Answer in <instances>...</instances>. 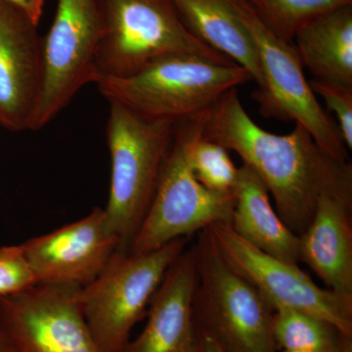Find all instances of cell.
Instances as JSON below:
<instances>
[{
	"instance_id": "obj_1",
	"label": "cell",
	"mask_w": 352,
	"mask_h": 352,
	"mask_svg": "<svg viewBox=\"0 0 352 352\" xmlns=\"http://www.w3.org/2000/svg\"><path fill=\"white\" fill-rule=\"evenodd\" d=\"M203 136L239 155L263 180L280 219L296 236L311 222L322 190L347 163L326 156L300 124L284 135L261 129L245 112L237 88L210 108Z\"/></svg>"
},
{
	"instance_id": "obj_2",
	"label": "cell",
	"mask_w": 352,
	"mask_h": 352,
	"mask_svg": "<svg viewBox=\"0 0 352 352\" xmlns=\"http://www.w3.org/2000/svg\"><path fill=\"white\" fill-rule=\"evenodd\" d=\"M251 80V74L239 65L179 54L157 59L126 78H99L94 83L108 102L146 120L178 124Z\"/></svg>"
},
{
	"instance_id": "obj_3",
	"label": "cell",
	"mask_w": 352,
	"mask_h": 352,
	"mask_svg": "<svg viewBox=\"0 0 352 352\" xmlns=\"http://www.w3.org/2000/svg\"><path fill=\"white\" fill-rule=\"evenodd\" d=\"M109 104L111 184L104 212L119 251L126 252L156 193L177 124L146 120L117 102Z\"/></svg>"
},
{
	"instance_id": "obj_4",
	"label": "cell",
	"mask_w": 352,
	"mask_h": 352,
	"mask_svg": "<svg viewBox=\"0 0 352 352\" xmlns=\"http://www.w3.org/2000/svg\"><path fill=\"white\" fill-rule=\"evenodd\" d=\"M196 285L192 314L197 332L223 352H279L272 332L273 308L220 256L208 229L193 245Z\"/></svg>"
},
{
	"instance_id": "obj_5",
	"label": "cell",
	"mask_w": 352,
	"mask_h": 352,
	"mask_svg": "<svg viewBox=\"0 0 352 352\" xmlns=\"http://www.w3.org/2000/svg\"><path fill=\"white\" fill-rule=\"evenodd\" d=\"M210 110L176 126L156 193L127 254H146L214 224H230L234 192L220 194L206 188L190 166L192 146L203 135Z\"/></svg>"
},
{
	"instance_id": "obj_6",
	"label": "cell",
	"mask_w": 352,
	"mask_h": 352,
	"mask_svg": "<svg viewBox=\"0 0 352 352\" xmlns=\"http://www.w3.org/2000/svg\"><path fill=\"white\" fill-rule=\"evenodd\" d=\"M98 4L101 38L94 82L99 78H126L171 55L235 64L194 36L170 0H98Z\"/></svg>"
},
{
	"instance_id": "obj_7",
	"label": "cell",
	"mask_w": 352,
	"mask_h": 352,
	"mask_svg": "<svg viewBox=\"0 0 352 352\" xmlns=\"http://www.w3.org/2000/svg\"><path fill=\"white\" fill-rule=\"evenodd\" d=\"M189 238L155 251H117L100 274L78 291L83 316L100 352H116L131 340L134 326L147 315L153 296Z\"/></svg>"
},
{
	"instance_id": "obj_8",
	"label": "cell",
	"mask_w": 352,
	"mask_h": 352,
	"mask_svg": "<svg viewBox=\"0 0 352 352\" xmlns=\"http://www.w3.org/2000/svg\"><path fill=\"white\" fill-rule=\"evenodd\" d=\"M231 1L258 53L263 85L254 97L261 113L300 124L326 156L349 162V150L339 126L317 100L294 43L275 36L245 0Z\"/></svg>"
},
{
	"instance_id": "obj_9",
	"label": "cell",
	"mask_w": 352,
	"mask_h": 352,
	"mask_svg": "<svg viewBox=\"0 0 352 352\" xmlns=\"http://www.w3.org/2000/svg\"><path fill=\"white\" fill-rule=\"evenodd\" d=\"M101 38L98 0H58L43 38V85L32 131L47 126L87 83H94Z\"/></svg>"
},
{
	"instance_id": "obj_10",
	"label": "cell",
	"mask_w": 352,
	"mask_h": 352,
	"mask_svg": "<svg viewBox=\"0 0 352 352\" xmlns=\"http://www.w3.org/2000/svg\"><path fill=\"white\" fill-rule=\"evenodd\" d=\"M220 256L263 296L273 310L292 308L352 336V298L323 289L296 264L268 256L242 239L229 223L208 227Z\"/></svg>"
},
{
	"instance_id": "obj_11",
	"label": "cell",
	"mask_w": 352,
	"mask_h": 352,
	"mask_svg": "<svg viewBox=\"0 0 352 352\" xmlns=\"http://www.w3.org/2000/svg\"><path fill=\"white\" fill-rule=\"evenodd\" d=\"M78 291L36 285L0 296V330L16 352H100L83 316Z\"/></svg>"
},
{
	"instance_id": "obj_12",
	"label": "cell",
	"mask_w": 352,
	"mask_h": 352,
	"mask_svg": "<svg viewBox=\"0 0 352 352\" xmlns=\"http://www.w3.org/2000/svg\"><path fill=\"white\" fill-rule=\"evenodd\" d=\"M36 285L82 289L98 276L119 240L109 226L104 208L83 219L23 243Z\"/></svg>"
},
{
	"instance_id": "obj_13",
	"label": "cell",
	"mask_w": 352,
	"mask_h": 352,
	"mask_svg": "<svg viewBox=\"0 0 352 352\" xmlns=\"http://www.w3.org/2000/svg\"><path fill=\"white\" fill-rule=\"evenodd\" d=\"M43 85V38L19 9L0 0V126L32 131Z\"/></svg>"
},
{
	"instance_id": "obj_14",
	"label": "cell",
	"mask_w": 352,
	"mask_h": 352,
	"mask_svg": "<svg viewBox=\"0 0 352 352\" xmlns=\"http://www.w3.org/2000/svg\"><path fill=\"white\" fill-rule=\"evenodd\" d=\"M352 164L324 187L311 222L300 237V263L339 295L352 298Z\"/></svg>"
},
{
	"instance_id": "obj_15",
	"label": "cell",
	"mask_w": 352,
	"mask_h": 352,
	"mask_svg": "<svg viewBox=\"0 0 352 352\" xmlns=\"http://www.w3.org/2000/svg\"><path fill=\"white\" fill-rule=\"evenodd\" d=\"M196 258L192 245L171 264L148 307L147 323L136 339L116 352H195L192 314Z\"/></svg>"
},
{
	"instance_id": "obj_16",
	"label": "cell",
	"mask_w": 352,
	"mask_h": 352,
	"mask_svg": "<svg viewBox=\"0 0 352 352\" xmlns=\"http://www.w3.org/2000/svg\"><path fill=\"white\" fill-rule=\"evenodd\" d=\"M233 192V230L268 256L298 265L300 237L280 219L271 204L267 187L247 164L240 166Z\"/></svg>"
},
{
	"instance_id": "obj_17",
	"label": "cell",
	"mask_w": 352,
	"mask_h": 352,
	"mask_svg": "<svg viewBox=\"0 0 352 352\" xmlns=\"http://www.w3.org/2000/svg\"><path fill=\"white\" fill-rule=\"evenodd\" d=\"M189 32L249 71L252 80L263 87L258 53L250 32L231 0H170Z\"/></svg>"
},
{
	"instance_id": "obj_18",
	"label": "cell",
	"mask_w": 352,
	"mask_h": 352,
	"mask_svg": "<svg viewBox=\"0 0 352 352\" xmlns=\"http://www.w3.org/2000/svg\"><path fill=\"white\" fill-rule=\"evenodd\" d=\"M293 43L314 80L352 87V4L310 21Z\"/></svg>"
},
{
	"instance_id": "obj_19",
	"label": "cell",
	"mask_w": 352,
	"mask_h": 352,
	"mask_svg": "<svg viewBox=\"0 0 352 352\" xmlns=\"http://www.w3.org/2000/svg\"><path fill=\"white\" fill-rule=\"evenodd\" d=\"M272 332L279 351L337 352L346 335L319 317L292 308L274 309Z\"/></svg>"
},
{
	"instance_id": "obj_20",
	"label": "cell",
	"mask_w": 352,
	"mask_h": 352,
	"mask_svg": "<svg viewBox=\"0 0 352 352\" xmlns=\"http://www.w3.org/2000/svg\"><path fill=\"white\" fill-rule=\"evenodd\" d=\"M275 36L293 43L298 32L310 21L352 0H245Z\"/></svg>"
},
{
	"instance_id": "obj_21",
	"label": "cell",
	"mask_w": 352,
	"mask_h": 352,
	"mask_svg": "<svg viewBox=\"0 0 352 352\" xmlns=\"http://www.w3.org/2000/svg\"><path fill=\"white\" fill-rule=\"evenodd\" d=\"M190 166L196 179L206 188L220 194L233 193L239 168L223 146L201 135L192 146Z\"/></svg>"
},
{
	"instance_id": "obj_22",
	"label": "cell",
	"mask_w": 352,
	"mask_h": 352,
	"mask_svg": "<svg viewBox=\"0 0 352 352\" xmlns=\"http://www.w3.org/2000/svg\"><path fill=\"white\" fill-rule=\"evenodd\" d=\"M36 286L22 245L0 247V296L15 295Z\"/></svg>"
},
{
	"instance_id": "obj_23",
	"label": "cell",
	"mask_w": 352,
	"mask_h": 352,
	"mask_svg": "<svg viewBox=\"0 0 352 352\" xmlns=\"http://www.w3.org/2000/svg\"><path fill=\"white\" fill-rule=\"evenodd\" d=\"M310 87L320 96L329 110L336 116V122L347 150L352 149V87L312 78Z\"/></svg>"
},
{
	"instance_id": "obj_24",
	"label": "cell",
	"mask_w": 352,
	"mask_h": 352,
	"mask_svg": "<svg viewBox=\"0 0 352 352\" xmlns=\"http://www.w3.org/2000/svg\"><path fill=\"white\" fill-rule=\"evenodd\" d=\"M3 1L19 9L21 12L24 13L34 24L38 25L39 20L43 16L45 0H3Z\"/></svg>"
},
{
	"instance_id": "obj_25",
	"label": "cell",
	"mask_w": 352,
	"mask_h": 352,
	"mask_svg": "<svg viewBox=\"0 0 352 352\" xmlns=\"http://www.w3.org/2000/svg\"><path fill=\"white\" fill-rule=\"evenodd\" d=\"M197 332V331H196ZM195 352H223L208 336L197 332Z\"/></svg>"
},
{
	"instance_id": "obj_26",
	"label": "cell",
	"mask_w": 352,
	"mask_h": 352,
	"mask_svg": "<svg viewBox=\"0 0 352 352\" xmlns=\"http://www.w3.org/2000/svg\"><path fill=\"white\" fill-rule=\"evenodd\" d=\"M337 352H352V336L344 335Z\"/></svg>"
},
{
	"instance_id": "obj_27",
	"label": "cell",
	"mask_w": 352,
	"mask_h": 352,
	"mask_svg": "<svg viewBox=\"0 0 352 352\" xmlns=\"http://www.w3.org/2000/svg\"><path fill=\"white\" fill-rule=\"evenodd\" d=\"M0 352H16L1 330H0Z\"/></svg>"
},
{
	"instance_id": "obj_28",
	"label": "cell",
	"mask_w": 352,
	"mask_h": 352,
	"mask_svg": "<svg viewBox=\"0 0 352 352\" xmlns=\"http://www.w3.org/2000/svg\"><path fill=\"white\" fill-rule=\"evenodd\" d=\"M279 352H309V351H281Z\"/></svg>"
}]
</instances>
